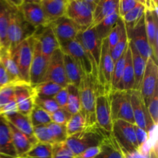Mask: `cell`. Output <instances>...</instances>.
Segmentation results:
<instances>
[{"label": "cell", "mask_w": 158, "mask_h": 158, "mask_svg": "<svg viewBox=\"0 0 158 158\" xmlns=\"http://www.w3.org/2000/svg\"><path fill=\"white\" fill-rule=\"evenodd\" d=\"M11 6L9 26L7 30L8 49L12 50L20 43L33 36L37 29L24 19L18 6V2L9 1Z\"/></svg>", "instance_id": "1"}, {"label": "cell", "mask_w": 158, "mask_h": 158, "mask_svg": "<svg viewBox=\"0 0 158 158\" xmlns=\"http://www.w3.org/2000/svg\"><path fill=\"white\" fill-rule=\"evenodd\" d=\"M111 134L106 132L96 123L86 127L80 132L68 137L66 143L74 155L80 154L90 148L100 146Z\"/></svg>", "instance_id": "2"}, {"label": "cell", "mask_w": 158, "mask_h": 158, "mask_svg": "<svg viewBox=\"0 0 158 158\" xmlns=\"http://www.w3.org/2000/svg\"><path fill=\"white\" fill-rule=\"evenodd\" d=\"M80 114L85 119L86 127L93 126L97 123L95 116L96 98L99 94L97 83L91 76L83 77L80 86Z\"/></svg>", "instance_id": "3"}, {"label": "cell", "mask_w": 158, "mask_h": 158, "mask_svg": "<svg viewBox=\"0 0 158 158\" xmlns=\"http://www.w3.org/2000/svg\"><path fill=\"white\" fill-rule=\"evenodd\" d=\"M97 0H68L66 17L83 29L93 25L94 12Z\"/></svg>", "instance_id": "4"}, {"label": "cell", "mask_w": 158, "mask_h": 158, "mask_svg": "<svg viewBox=\"0 0 158 158\" xmlns=\"http://www.w3.org/2000/svg\"><path fill=\"white\" fill-rule=\"evenodd\" d=\"M35 42V39L33 35L23 40L16 47L9 50L18 67L20 80L27 83H29V69L32 63Z\"/></svg>", "instance_id": "5"}, {"label": "cell", "mask_w": 158, "mask_h": 158, "mask_svg": "<svg viewBox=\"0 0 158 158\" xmlns=\"http://www.w3.org/2000/svg\"><path fill=\"white\" fill-rule=\"evenodd\" d=\"M112 120H122L134 124L131 91L112 90L108 94Z\"/></svg>", "instance_id": "6"}, {"label": "cell", "mask_w": 158, "mask_h": 158, "mask_svg": "<svg viewBox=\"0 0 158 158\" xmlns=\"http://www.w3.org/2000/svg\"><path fill=\"white\" fill-rule=\"evenodd\" d=\"M76 39L80 42L87 54L97 80V69L101 54L102 40L99 38L94 26H92L80 31Z\"/></svg>", "instance_id": "7"}, {"label": "cell", "mask_w": 158, "mask_h": 158, "mask_svg": "<svg viewBox=\"0 0 158 158\" xmlns=\"http://www.w3.org/2000/svg\"><path fill=\"white\" fill-rule=\"evenodd\" d=\"M114 63L110 56L107 38L102 41L101 54L97 69V83L100 94H108L111 91Z\"/></svg>", "instance_id": "8"}, {"label": "cell", "mask_w": 158, "mask_h": 158, "mask_svg": "<svg viewBox=\"0 0 158 158\" xmlns=\"http://www.w3.org/2000/svg\"><path fill=\"white\" fill-rule=\"evenodd\" d=\"M111 134L122 149L129 153L138 150L134 124L122 120H114Z\"/></svg>", "instance_id": "9"}, {"label": "cell", "mask_w": 158, "mask_h": 158, "mask_svg": "<svg viewBox=\"0 0 158 158\" xmlns=\"http://www.w3.org/2000/svg\"><path fill=\"white\" fill-rule=\"evenodd\" d=\"M60 48L63 53L69 56L77 63L82 75H83V77H86V76H91L93 79L95 80L97 86H98L97 77L94 73L90 60L80 42L76 39V40L68 42L65 44L61 45ZM99 94H100V92H99Z\"/></svg>", "instance_id": "10"}, {"label": "cell", "mask_w": 158, "mask_h": 158, "mask_svg": "<svg viewBox=\"0 0 158 158\" xmlns=\"http://www.w3.org/2000/svg\"><path fill=\"white\" fill-rule=\"evenodd\" d=\"M144 6V19L148 42L153 52L154 60H158V12L156 1H142Z\"/></svg>", "instance_id": "11"}, {"label": "cell", "mask_w": 158, "mask_h": 158, "mask_svg": "<svg viewBox=\"0 0 158 158\" xmlns=\"http://www.w3.org/2000/svg\"><path fill=\"white\" fill-rule=\"evenodd\" d=\"M35 97L33 86L29 83L23 81L14 83V99L17 112L26 116L30 115L35 106Z\"/></svg>", "instance_id": "12"}, {"label": "cell", "mask_w": 158, "mask_h": 158, "mask_svg": "<svg viewBox=\"0 0 158 158\" xmlns=\"http://www.w3.org/2000/svg\"><path fill=\"white\" fill-rule=\"evenodd\" d=\"M158 66L153 59H148L140 86V96L147 106L154 91L158 88Z\"/></svg>", "instance_id": "13"}, {"label": "cell", "mask_w": 158, "mask_h": 158, "mask_svg": "<svg viewBox=\"0 0 158 158\" xmlns=\"http://www.w3.org/2000/svg\"><path fill=\"white\" fill-rule=\"evenodd\" d=\"M58 41L60 46L61 45L76 40L77 35L81 30V27L69 19L66 15L52 22L49 25Z\"/></svg>", "instance_id": "14"}, {"label": "cell", "mask_w": 158, "mask_h": 158, "mask_svg": "<svg viewBox=\"0 0 158 158\" xmlns=\"http://www.w3.org/2000/svg\"><path fill=\"white\" fill-rule=\"evenodd\" d=\"M127 35L130 41L133 43L136 49L146 61H148V59L150 58L154 60L152 49L150 46L148 35H147L144 15L142 16L131 32L127 34Z\"/></svg>", "instance_id": "15"}, {"label": "cell", "mask_w": 158, "mask_h": 158, "mask_svg": "<svg viewBox=\"0 0 158 158\" xmlns=\"http://www.w3.org/2000/svg\"><path fill=\"white\" fill-rule=\"evenodd\" d=\"M18 6L25 19L35 28L49 26L40 0L18 2Z\"/></svg>", "instance_id": "16"}, {"label": "cell", "mask_w": 158, "mask_h": 158, "mask_svg": "<svg viewBox=\"0 0 158 158\" xmlns=\"http://www.w3.org/2000/svg\"><path fill=\"white\" fill-rule=\"evenodd\" d=\"M49 60L43 55L40 43L35 39L32 63L29 69V84L34 86L43 83L46 77Z\"/></svg>", "instance_id": "17"}, {"label": "cell", "mask_w": 158, "mask_h": 158, "mask_svg": "<svg viewBox=\"0 0 158 158\" xmlns=\"http://www.w3.org/2000/svg\"><path fill=\"white\" fill-rule=\"evenodd\" d=\"M43 82H52L63 87L68 85L63 63V52L60 48L52 53L49 60L47 72Z\"/></svg>", "instance_id": "18"}, {"label": "cell", "mask_w": 158, "mask_h": 158, "mask_svg": "<svg viewBox=\"0 0 158 158\" xmlns=\"http://www.w3.org/2000/svg\"><path fill=\"white\" fill-rule=\"evenodd\" d=\"M131 102L134 125L148 132L155 124L153 123L148 114V109L142 100L140 91L136 89L131 90Z\"/></svg>", "instance_id": "19"}, {"label": "cell", "mask_w": 158, "mask_h": 158, "mask_svg": "<svg viewBox=\"0 0 158 158\" xmlns=\"http://www.w3.org/2000/svg\"><path fill=\"white\" fill-rule=\"evenodd\" d=\"M95 116L97 124L106 132H112L113 120L108 94H97L96 98Z\"/></svg>", "instance_id": "20"}, {"label": "cell", "mask_w": 158, "mask_h": 158, "mask_svg": "<svg viewBox=\"0 0 158 158\" xmlns=\"http://www.w3.org/2000/svg\"><path fill=\"white\" fill-rule=\"evenodd\" d=\"M41 29L40 32H35L34 37L40 43L43 55L47 59H50L52 53L60 48V44L50 26L41 27Z\"/></svg>", "instance_id": "21"}, {"label": "cell", "mask_w": 158, "mask_h": 158, "mask_svg": "<svg viewBox=\"0 0 158 158\" xmlns=\"http://www.w3.org/2000/svg\"><path fill=\"white\" fill-rule=\"evenodd\" d=\"M0 157H17L9 123L4 117L1 116H0Z\"/></svg>", "instance_id": "22"}, {"label": "cell", "mask_w": 158, "mask_h": 158, "mask_svg": "<svg viewBox=\"0 0 158 158\" xmlns=\"http://www.w3.org/2000/svg\"><path fill=\"white\" fill-rule=\"evenodd\" d=\"M9 123V122H8ZM9 128H10L11 134H12V142H13L14 148L16 152L17 157H23V156L34 146L36 143H38L35 137H31L23 134L20 131L12 126L10 123H9Z\"/></svg>", "instance_id": "23"}, {"label": "cell", "mask_w": 158, "mask_h": 158, "mask_svg": "<svg viewBox=\"0 0 158 158\" xmlns=\"http://www.w3.org/2000/svg\"><path fill=\"white\" fill-rule=\"evenodd\" d=\"M49 25L66 14L68 0H40Z\"/></svg>", "instance_id": "24"}, {"label": "cell", "mask_w": 158, "mask_h": 158, "mask_svg": "<svg viewBox=\"0 0 158 158\" xmlns=\"http://www.w3.org/2000/svg\"><path fill=\"white\" fill-rule=\"evenodd\" d=\"M134 88V71L133 67L132 58H131V49L128 47L126 51L125 55V63L124 69H123V76L120 82L119 83L117 89L115 90H123V91H131Z\"/></svg>", "instance_id": "25"}, {"label": "cell", "mask_w": 158, "mask_h": 158, "mask_svg": "<svg viewBox=\"0 0 158 158\" xmlns=\"http://www.w3.org/2000/svg\"><path fill=\"white\" fill-rule=\"evenodd\" d=\"M119 0H97L94 12L92 26L100 23L114 12L118 11Z\"/></svg>", "instance_id": "26"}, {"label": "cell", "mask_w": 158, "mask_h": 158, "mask_svg": "<svg viewBox=\"0 0 158 158\" xmlns=\"http://www.w3.org/2000/svg\"><path fill=\"white\" fill-rule=\"evenodd\" d=\"M129 47L131 49V58H132L133 67L134 71V89L139 90L140 83L144 73L147 61L140 56L138 51L136 49L133 43L129 40Z\"/></svg>", "instance_id": "27"}, {"label": "cell", "mask_w": 158, "mask_h": 158, "mask_svg": "<svg viewBox=\"0 0 158 158\" xmlns=\"http://www.w3.org/2000/svg\"><path fill=\"white\" fill-rule=\"evenodd\" d=\"M3 117L23 134L29 137H35L33 134V127L31 123L29 116L23 115L19 112H14L3 116Z\"/></svg>", "instance_id": "28"}, {"label": "cell", "mask_w": 158, "mask_h": 158, "mask_svg": "<svg viewBox=\"0 0 158 158\" xmlns=\"http://www.w3.org/2000/svg\"><path fill=\"white\" fill-rule=\"evenodd\" d=\"M10 10L9 0H0V49H8L7 30Z\"/></svg>", "instance_id": "29"}, {"label": "cell", "mask_w": 158, "mask_h": 158, "mask_svg": "<svg viewBox=\"0 0 158 158\" xmlns=\"http://www.w3.org/2000/svg\"><path fill=\"white\" fill-rule=\"evenodd\" d=\"M63 63L68 84H72L80 88L83 75L77 63L69 56L63 53Z\"/></svg>", "instance_id": "30"}, {"label": "cell", "mask_w": 158, "mask_h": 158, "mask_svg": "<svg viewBox=\"0 0 158 158\" xmlns=\"http://www.w3.org/2000/svg\"><path fill=\"white\" fill-rule=\"evenodd\" d=\"M0 61L2 62L9 75L11 83L14 84L17 82L22 81L20 80L18 67L12 59L9 49H0Z\"/></svg>", "instance_id": "31"}, {"label": "cell", "mask_w": 158, "mask_h": 158, "mask_svg": "<svg viewBox=\"0 0 158 158\" xmlns=\"http://www.w3.org/2000/svg\"><path fill=\"white\" fill-rule=\"evenodd\" d=\"M95 158H123L120 147L111 134L100 145V151Z\"/></svg>", "instance_id": "32"}, {"label": "cell", "mask_w": 158, "mask_h": 158, "mask_svg": "<svg viewBox=\"0 0 158 158\" xmlns=\"http://www.w3.org/2000/svg\"><path fill=\"white\" fill-rule=\"evenodd\" d=\"M144 6L142 1H139L135 7L127 13L124 16L122 17L125 28H126L127 33H130L133 29L135 27L136 25L138 23L140 19L144 15Z\"/></svg>", "instance_id": "33"}, {"label": "cell", "mask_w": 158, "mask_h": 158, "mask_svg": "<svg viewBox=\"0 0 158 158\" xmlns=\"http://www.w3.org/2000/svg\"><path fill=\"white\" fill-rule=\"evenodd\" d=\"M66 88L68 91L66 110L71 115H73L77 113H80L81 109L80 89L72 84H68Z\"/></svg>", "instance_id": "34"}, {"label": "cell", "mask_w": 158, "mask_h": 158, "mask_svg": "<svg viewBox=\"0 0 158 158\" xmlns=\"http://www.w3.org/2000/svg\"><path fill=\"white\" fill-rule=\"evenodd\" d=\"M119 17H120L119 16V11H117L108 17H106V19L102 20L100 23L94 26L96 32H97L99 38L102 41L107 38L108 35L110 32L111 29H113L114 25L116 24Z\"/></svg>", "instance_id": "35"}, {"label": "cell", "mask_w": 158, "mask_h": 158, "mask_svg": "<svg viewBox=\"0 0 158 158\" xmlns=\"http://www.w3.org/2000/svg\"><path fill=\"white\" fill-rule=\"evenodd\" d=\"M23 158H52V144L38 142L23 156Z\"/></svg>", "instance_id": "36"}, {"label": "cell", "mask_w": 158, "mask_h": 158, "mask_svg": "<svg viewBox=\"0 0 158 158\" xmlns=\"http://www.w3.org/2000/svg\"><path fill=\"white\" fill-rule=\"evenodd\" d=\"M63 88L52 82H43L33 86L35 95L38 97H51L53 98L54 96Z\"/></svg>", "instance_id": "37"}, {"label": "cell", "mask_w": 158, "mask_h": 158, "mask_svg": "<svg viewBox=\"0 0 158 158\" xmlns=\"http://www.w3.org/2000/svg\"><path fill=\"white\" fill-rule=\"evenodd\" d=\"M85 127H86V122L80 112L73 114L71 116L70 119L68 120L67 123L66 124L67 136L70 137L74 135L83 131Z\"/></svg>", "instance_id": "38"}, {"label": "cell", "mask_w": 158, "mask_h": 158, "mask_svg": "<svg viewBox=\"0 0 158 158\" xmlns=\"http://www.w3.org/2000/svg\"><path fill=\"white\" fill-rule=\"evenodd\" d=\"M32 127L41 126V125H49L52 123L50 118V114H48L46 111L43 110L42 108L39 107L38 106L35 105L29 115Z\"/></svg>", "instance_id": "39"}, {"label": "cell", "mask_w": 158, "mask_h": 158, "mask_svg": "<svg viewBox=\"0 0 158 158\" xmlns=\"http://www.w3.org/2000/svg\"><path fill=\"white\" fill-rule=\"evenodd\" d=\"M128 44H129V38H128L126 29H124L119 41L117 42L116 46L110 50V56L114 63L124 53L126 49H127Z\"/></svg>", "instance_id": "40"}, {"label": "cell", "mask_w": 158, "mask_h": 158, "mask_svg": "<svg viewBox=\"0 0 158 158\" xmlns=\"http://www.w3.org/2000/svg\"><path fill=\"white\" fill-rule=\"evenodd\" d=\"M126 51H125L124 53L117 60V62L114 63V71H113L112 76V81H111V91L115 90V89H117L119 83H120V80H121L122 76H123V69H124Z\"/></svg>", "instance_id": "41"}, {"label": "cell", "mask_w": 158, "mask_h": 158, "mask_svg": "<svg viewBox=\"0 0 158 158\" xmlns=\"http://www.w3.org/2000/svg\"><path fill=\"white\" fill-rule=\"evenodd\" d=\"M124 29H126L124 23H123L122 19L120 17H119L117 23L114 25L113 29H111L110 32L107 36V41L108 45H109L110 51L116 46V44H117V42L120 40V36H121L122 33H123Z\"/></svg>", "instance_id": "42"}, {"label": "cell", "mask_w": 158, "mask_h": 158, "mask_svg": "<svg viewBox=\"0 0 158 158\" xmlns=\"http://www.w3.org/2000/svg\"><path fill=\"white\" fill-rule=\"evenodd\" d=\"M33 134L37 141L40 143H51V144L55 143L52 134L48 125L34 127Z\"/></svg>", "instance_id": "43"}, {"label": "cell", "mask_w": 158, "mask_h": 158, "mask_svg": "<svg viewBox=\"0 0 158 158\" xmlns=\"http://www.w3.org/2000/svg\"><path fill=\"white\" fill-rule=\"evenodd\" d=\"M75 155L64 142L52 144V158H74Z\"/></svg>", "instance_id": "44"}, {"label": "cell", "mask_w": 158, "mask_h": 158, "mask_svg": "<svg viewBox=\"0 0 158 158\" xmlns=\"http://www.w3.org/2000/svg\"><path fill=\"white\" fill-rule=\"evenodd\" d=\"M35 105L44 110L49 114L54 113L60 108L53 98L38 97L36 95L35 97Z\"/></svg>", "instance_id": "45"}, {"label": "cell", "mask_w": 158, "mask_h": 158, "mask_svg": "<svg viewBox=\"0 0 158 158\" xmlns=\"http://www.w3.org/2000/svg\"><path fill=\"white\" fill-rule=\"evenodd\" d=\"M51 133L53 137L55 143L58 142H64L67 139V133H66V125L57 124L55 123H50L49 125Z\"/></svg>", "instance_id": "46"}, {"label": "cell", "mask_w": 158, "mask_h": 158, "mask_svg": "<svg viewBox=\"0 0 158 158\" xmlns=\"http://www.w3.org/2000/svg\"><path fill=\"white\" fill-rule=\"evenodd\" d=\"M148 114L155 125L158 123V88L154 91V95L147 105Z\"/></svg>", "instance_id": "47"}, {"label": "cell", "mask_w": 158, "mask_h": 158, "mask_svg": "<svg viewBox=\"0 0 158 158\" xmlns=\"http://www.w3.org/2000/svg\"><path fill=\"white\" fill-rule=\"evenodd\" d=\"M14 100V84L10 83L0 88V108Z\"/></svg>", "instance_id": "48"}, {"label": "cell", "mask_w": 158, "mask_h": 158, "mask_svg": "<svg viewBox=\"0 0 158 158\" xmlns=\"http://www.w3.org/2000/svg\"><path fill=\"white\" fill-rule=\"evenodd\" d=\"M71 114L64 108H59L56 111L50 114V118L52 123L60 125H66L70 119Z\"/></svg>", "instance_id": "49"}, {"label": "cell", "mask_w": 158, "mask_h": 158, "mask_svg": "<svg viewBox=\"0 0 158 158\" xmlns=\"http://www.w3.org/2000/svg\"><path fill=\"white\" fill-rule=\"evenodd\" d=\"M138 2V0H119V16L122 18L132 10Z\"/></svg>", "instance_id": "50"}, {"label": "cell", "mask_w": 158, "mask_h": 158, "mask_svg": "<svg viewBox=\"0 0 158 158\" xmlns=\"http://www.w3.org/2000/svg\"><path fill=\"white\" fill-rule=\"evenodd\" d=\"M54 100L60 108H64L66 109V105H67L68 100V91L67 88L63 87L54 96Z\"/></svg>", "instance_id": "51"}, {"label": "cell", "mask_w": 158, "mask_h": 158, "mask_svg": "<svg viewBox=\"0 0 158 158\" xmlns=\"http://www.w3.org/2000/svg\"><path fill=\"white\" fill-rule=\"evenodd\" d=\"M100 151V146L90 148L85 150L80 154L76 155L74 158H95L99 154Z\"/></svg>", "instance_id": "52"}, {"label": "cell", "mask_w": 158, "mask_h": 158, "mask_svg": "<svg viewBox=\"0 0 158 158\" xmlns=\"http://www.w3.org/2000/svg\"><path fill=\"white\" fill-rule=\"evenodd\" d=\"M135 133L136 137H137V141L139 147L143 144L145 142H147L148 139V133L146 131L138 127L135 125Z\"/></svg>", "instance_id": "53"}, {"label": "cell", "mask_w": 158, "mask_h": 158, "mask_svg": "<svg viewBox=\"0 0 158 158\" xmlns=\"http://www.w3.org/2000/svg\"><path fill=\"white\" fill-rule=\"evenodd\" d=\"M10 83H11L9 75H8L2 62L0 61V88L8 84H10Z\"/></svg>", "instance_id": "54"}, {"label": "cell", "mask_w": 158, "mask_h": 158, "mask_svg": "<svg viewBox=\"0 0 158 158\" xmlns=\"http://www.w3.org/2000/svg\"><path fill=\"white\" fill-rule=\"evenodd\" d=\"M133 155V157H134V158H148L146 157V156L143 155V154H140V152H139L138 151H134V152L131 153Z\"/></svg>", "instance_id": "55"}, {"label": "cell", "mask_w": 158, "mask_h": 158, "mask_svg": "<svg viewBox=\"0 0 158 158\" xmlns=\"http://www.w3.org/2000/svg\"><path fill=\"white\" fill-rule=\"evenodd\" d=\"M1 158V157H0ZM15 158H23V157H15Z\"/></svg>", "instance_id": "56"}]
</instances>
